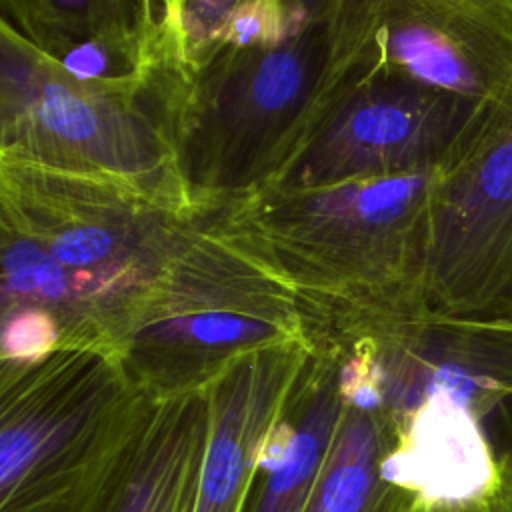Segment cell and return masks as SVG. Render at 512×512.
Wrapping results in <instances>:
<instances>
[{"mask_svg": "<svg viewBox=\"0 0 512 512\" xmlns=\"http://www.w3.org/2000/svg\"><path fill=\"white\" fill-rule=\"evenodd\" d=\"M306 342L300 298L200 212L180 234L116 356L148 400L206 392L238 360Z\"/></svg>", "mask_w": 512, "mask_h": 512, "instance_id": "4", "label": "cell"}, {"mask_svg": "<svg viewBox=\"0 0 512 512\" xmlns=\"http://www.w3.org/2000/svg\"><path fill=\"white\" fill-rule=\"evenodd\" d=\"M140 0H0L2 22L46 56L130 28Z\"/></svg>", "mask_w": 512, "mask_h": 512, "instance_id": "14", "label": "cell"}, {"mask_svg": "<svg viewBox=\"0 0 512 512\" xmlns=\"http://www.w3.org/2000/svg\"><path fill=\"white\" fill-rule=\"evenodd\" d=\"M342 412L340 362L308 342L304 364L274 422L242 512H304Z\"/></svg>", "mask_w": 512, "mask_h": 512, "instance_id": "13", "label": "cell"}, {"mask_svg": "<svg viewBox=\"0 0 512 512\" xmlns=\"http://www.w3.org/2000/svg\"><path fill=\"white\" fill-rule=\"evenodd\" d=\"M306 354L308 342L254 352L206 390L210 434L194 512H242L264 442Z\"/></svg>", "mask_w": 512, "mask_h": 512, "instance_id": "10", "label": "cell"}, {"mask_svg": "<svg viewBox=\"0 0 512 512\" xmlns=\"http://www.w3.org/2000/svg\"><path fill=\"white\" fill-rule=\"evenodd\" d=\"M434 174L260 188L204 212L304 308L420 310L426 300Z\"/></svg>", "mask_w": 512, "mask_h": 512, "instance_id": "3", "label": "cell"}, {"mask_svg": "<svg viewBox=\"0 0 512 512\" xmlns=\"http://www.w3.org/2000/svg\"><path fill=\"white\" fill-rule=\"evenodd\" d=\"M374 70L476 108L512 86V0H372Z\"/></svg>", "mask_w": 512, "mask_h": 512, "instance_id": "9", "label": "cell"}, {"mask_svg": "<svg viewBox=\"0 0 512 512\" xmlns=\"http://www.w3.org/2000/svg\"><path fill=\"white\" fill-rule=\"evenodd\" d=\"M372 0H314L286 40L222 48L178 78L174 160L200 212L266 186L374 70Z\"/></svg>", "mask_w": 512, "mask_h": 512, "instance_id": "1", "label": "cell"}, {"mask_svg": "<svg viewBox=\"0 0 512 512\" xmlns=\"http://www.w3.org/2000/svg\"><path fill=\"white\" fill-rule=\"evenodd\" d=\"M246 0H140L138 20L152 34L160 66L184 78L206 60L230 16Z\"/></svg>", "mask_w": 512, "mask_h": 512, "instance_id": "15", "label": "cell"}, {"mask_svg": "<svg viewBox=\"0 0 512 512\" xmlns=\"http://www.w3.org/2000/svg\"><path fill=\"white\" fill-rule=\"evenodd\" d=\"M478 110L456 96L372 70L262 188H314L436 170Z\"/></svg>", "mask_w": 512, "mask_h": 512, "instance_id": "8", "label": "cell"}, {"mask_svg": "<svg viewBox=\"0 0 512 512\" xmlns=\"http://www.w3.org/2000/svg\"><path fill=\"white\" fill-rule=\"evenodd\" d=\"M502 460H506L512 466V428H510V434H508V440H506V448H504Z\"/></svg>", "mask_w": 512, "mask_h": 512, "instance_id": "18", "label": "cell"}, {"mask_svg": "<svg viewBox=\"0 0 512 512\" xmlns=\"http://www.w3.org/2000/svg\"><path fill=\"white\" fill-rule=\"evenodd\" d=\"M312 8L314 0H246L230 16L210 54L222 48L274 46L294 34Z\"/></svg>", "mask_w": 512, "mask_h": 512, "instance_id": "16", "label": "cell"}, {"mask_svg": "<svg viewBox=\"0 0 512 512\" xmlns=\"http://www.w3.org/2000/svg\"><path fill=\"white\" fill-rule=\"evenodd\" d=\"M416 512H428V506H420Z\"/></svg>", "mask_w": 512, "mask_h": 512, "instance_id": "19", "label": "cell"}, {"mask_svg": "<svg viewBox=\"0 0 512 512\" xmlns=\"http://www.w3.org/2000/svg\"><path fill=\"white\" fill-rule=\"evenodd\" d=\"M428 512H512V466L502 460L496 484L482 496L444 506H428Z\"/></svg>", "mask_w": 512, "mask_h": 512, "instance_id": "17", "label": "cell"}, {"mask_svg": "<svg viewBox=\"0 0 512 512\" xmlns=\"http://www.w3.org/2000/svg\"><path fill=\"white\" fill-rule=\"evenodd\" d=\"M198 214L178 188L0 156V226L42 248V298L66 348L116 352Z\"/></svg>", "mask_w": 512, "mask_h": 512, "instance_id": "2", "label": "cell"}, {"mask_svg": "<svg viewBox=\"0 0 512 512\" xmlns=\"http://www.w3.org/2000/svg\"><path fill=\"white\" fill-rule=\"evenodd\" d=\"M208 434L206 392L150 400L74 512H194Z\"/></svg>", "mask_w": 512, "mask_h": 512, "instance_id": "11", "label": "cell"}, {"mask_svg": "<svg viewBox=\"0 0 512 512\" xmlns=\"http://www.w3.org/2000/svg\"><path fill=\"white\" fill-rule=\"evenodd\" d=\"M312 344L330 348L340 362L342 412L304 512H416L424 504L388 470L398 432L372 378L344 348Z\"/></svg>", "mask_w": 512, "mask_h": 512, "instance_id": "12", "label": "cell"}, {"mask_svg": "<svg viewBox=\"0 0 512 512\" xmlns=\"http://www.w3.org/2000/svg\"><path fill=\"white\" fill-rule=\"evenodd\" d=\"M426 300L444 316L512 324V86L436 168Z\"/></svg>", "mask_w": 512, "mask_h": 512, "instance_id": "7", "label": "cell"}, {"mask_svg": "<svg viewBox=\"0 0 512 512\" xmlns=\"http://www.w3.org/2000/svg\"><path fill=\"white\" fill-rule=\"evenodd\" d=\"M148 402L108 350L0 364V512H74Z\"/></svg>", "mask_w": 512, "mask_h": 512, "instance_id": "5", "label": "cell"}, {"mask_svg": "<svg viewBox=\"0 0 512 512\" xmlns=\"http://www.w3.org/2000/svg\"><path fill=\"white\" fill-rule=\"evenodd\" d=\"M174 84L80 82L0 20V156L186 194L174 160Z\"/></svg>", "mask_w": 512, "mask_h": 512, "instance_id": "6", "label": "cell"}]
</instances>
